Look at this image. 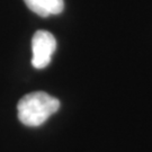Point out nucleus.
Listing matches in <instances>:
<instances>
[{
    "label": "nucleus",
    "mask_w": 152,
    "mask_h": 152,
    "mask_svg": "<svg viewBox=\"0 0 152 152\" xmlns=\"http://www.w3.org/2000/svg\"><path fill=\"white\" fill-rule=\"evenodd\" d=\"M60 108V100L44 91L25 95L18 102V120L26 126H39Z\"/></svg>",
    "instance_id": "obj_1"
},
{
    "label": "nucleus",
    "mask_w": 152,
    "mask_h": 152,
    "mask_svg": "<svg viewBox=\"0 0 152 152\" xmlns=\"http://www.w3.org/2000/svg\"><path fill=\"white\" fill-rule=\"evenodd\" d=\"M56 49L55 37L48 31H37L32 38V65L44 69L51 63V58Z\"/></svg>",
    "instance_id": "obj_2"
},
{
    "label": "nucleus",
    "mask_w": 152,
    "mask_h": 152,
    "mask_svg": "<svg viewBox=\"0 0 152 152\" xmlns=\"http://www.w3.org/2000/svg\"><path fill=\"white\" fill-rule=\"evenodd\" d=\"M28 8L41 17L59 15L64 8L63 0H24Z\"/></svg>",
    "instance_id": "obj_3"
}]
</instances>
